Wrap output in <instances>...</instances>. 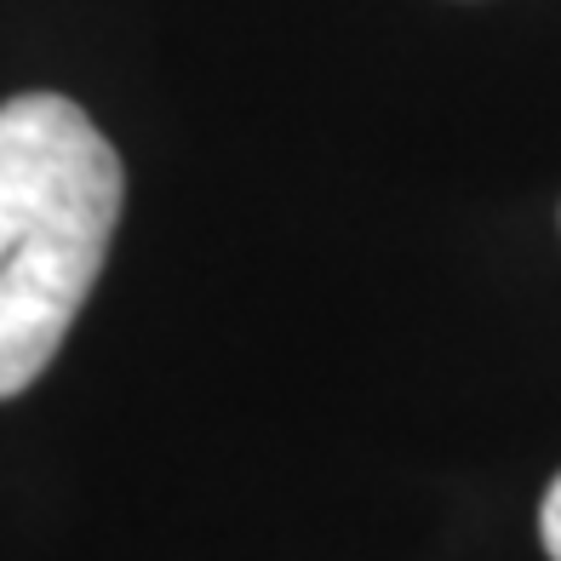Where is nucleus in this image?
Wrapping results in <instances>:
<instances>
[{"mask_svg": "<svg viewBox=\"0 0 561 561\" xmlns=\"http://www.w3.org/2000/svg\"><path fill=\"white\" fill-rule=\"evenodd\" d=\"M115 144L64 92L0 104V401L46 373L121 224Z\"/></svg>", "mask_w": 561, "mask_h": 561, "instance_id": "f257e3e1", "label": "nucleus"}, {"mask_svg": "<svg viewBox=\"0 0 561 561\" xmlns=\"http://www.w3.org/2000/svg\"><path fill=\"white\" fill-rule=\"evenodd\" d=\"M539 539H545L550 561H561V476L550 481V493H545V510H539Z\"/></svg>", "mask_w": 561, "mask_h": 561, "instance_id": "f03ea898", "label": "nucleus"}]
</instances>
